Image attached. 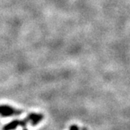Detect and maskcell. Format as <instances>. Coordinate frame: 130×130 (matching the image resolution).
Segmentation results:
<instances>
[{"label": "cell", "instance_id": "1", "mask_svg": "<svg viewBox=\"0 0 130 130\" xmlns=\"http://www.w3.org/2000/svg\"><path fill=\"white\" fill-rule=\"evenodd\" d=\"M30 122H31L30 117L29 115H27L23 120H13L12 122H9L8 124L4 125V127L3 128V130H13L19 126L24 127L27 123H30Z\"/></svg>", "mask_w": 130, "mask_h": 130}, {"label": "cell", "instance_id": "2", "mask_svg": "<svg viewBox=\"0 0 130 130\" xmlns=\"http://www.w3.org/2000/svg\"><path fill=\"white\" fill-rule=\"evenodd\" d=\"M23 111L16 109L9 105H0V115L2 117H10L13 115H20Z\"/></svg>", "mask_w": 130, "mask_h": 130}, {"label": "cell", "instance_id": "3", "mask_svg": "<svg viewBox=\"0 0 130 130\" xmlns=\"http://www.w3.org/2000/svg\"><path fill=\"white\" fill-rule=\"evenodd\" d=\"M31 119V125L32 126H35L38 125L40 122H42L43 119V115L42 114H37V113H31L28 115Z\"/></svg>", "mask_w": 130, "mask_h": 130}, {"label": "cell", "instance_id": "4", "mask_svg": "<svg viewBox=\"0 0 130 130\" xmlns=\"http://www.w3.org/2000/svg\"><path fill=\"white\" fill-rule=\"evenodd\" d=\"M70 130H79L78 127L75 125H72L70 128Z\"/></svg>", "mask_w": 130, "mask_h": 130}, {"label": "cell", "instance_id": "5", "mask_svg": "<svg viewBox=\"0 0 130 130\" xmlns=\"http://www.w3.org/2000/svg\"><path fill=\"white\" fill-rule=\"evenodd\" d=\"M24 130H27V128H24Z\"/></svg>", "mask_w": 130, "mask_h": 130}]
</instances>
